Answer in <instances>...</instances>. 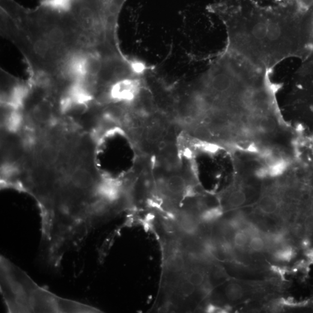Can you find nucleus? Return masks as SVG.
Segmentation results:
<instances>
[{
  "mask_svg": "<svg viewBox=\"0 0 313 313\" xmlns=\"http://www.w3.org/2000/svg\"><path fill=\"white\" fill-rule=\"evenodd\" d=\"M309 215H313V198L311 201V203H310L309 204Z\"/></svg>",
  "mask_w": 313,
  "mask_h": 313,
  "instance_id": "dca6fc26",
  "label": "nucleus"
},
{
  "mask_svg": "<svg viewBox=\"0 0 313 313\" xmlns=\"http://www.w3.org/2000/svg\"><path fill=\"white\" fill-rule=\"evenodd\" d=\"M166 188L167 191L171 194H182L186 188L185 180L180 176H171L167 180Z\"/></svg>",
  "mask_w": 313,
  "mask_h": 313,
  "instance_id": "39448f33",
  "label": "nucleus"
},
{
  "mask_svg": "<svg viewBox=\"0 0 313 313\" xmlns=\"http://www.w3.org/2000/svg\"><path fill=\"white\" fill-rule=\"evenodd\" d=\"M279 203L278 199L272 195H266L261 198L258 203V208L264 214L272 215L278 209Z\"/></svg>",
  "mask_w": 313,
  "mask_h": 313,
  "instance_id": "20e7f679",
  "label": "nucleus"
},
{
  "mask_svg": "<svg viewBox=\"0 0 313 313\" xmlns=\"http://www.w3.org/2000/svg\"><path fill=\"white\" fill-rule=\"evenodd\" d=\"M184 255L181 252H174L167 261V269L171 273L179 274L185 269Z\"/></svg>",
  "mask_w": 313,
  "mask_h": 313,
  "instance_id": "7ed1b4c3",
  "label": "nucleus"
},
{
  "mask_svg": "<svg viewBox=\"0 0 313 313\" xmlns=\"http://www.w3.org/2000/svg\"><path fill=\"white\" fill-rule=\"evenodd\" d=\"M0 287L8 313L101 312L94 307L65 299L41 287L4 256L0 258Z\"/></svg>",
  "mask_w": 313,
  "mask_h": 313,
  "instance_id": "f03ea898",
  "label": "nucleus"
},
{
  "mask_svg": "<svg viewBox=\"0 0 313 313\" xmlns=\"http://www.w3.org/2000/svg\"><path fill=\"white\" fill-rule=\"evenodd\" d=\"M188 280L195 287H200L205 281V275L200 269H192L188 275Z\"/></svg>",
  "mask_w": 313,
  "mask_h": 313,
  "instance_id": "9b49d317",
  "label": "nucleus"
},
{
  "mask_svg": "<svg viewBox=\"0 0 313 313\" xmlns=\"http://www.w3.org/2000/svg\"><path fill=\"white\" fill-rule=\"evenodd\" d=\"M212 278L215 281H220L225 278V275L221 269H216L212 273Z\"/></svg>",
  "mask_w": 313,
  "mask_h": 313,
  "instance_id": "2eb2a0df",
  "label": "nucleus"
},
{
  "mask_svg": "<svg viewBox=\"0 0 313 313\" xmlns=\"http://www.w3.org/2000/svg\"><path fill=\"white\" fill-rule=\"evenodd\" d=\"M277 260L284 261H289L292 260L295 256V252L291 246H285L279 249L275 254Z\"/></svg>",
  "mask_w": 313,
  "mask_h": 313,
  "instance_id": "f8f14e48",
  "label": "nucleus"
},
{
  "mask_svg": "<svg viewBox=\"0 0 313 313\" xmlns=\"http://www.w3.org/2000/svg\"><path fill=\"white\" fill-rule=\"evenodd\" d=\"M246 194L242 191H237L231 192L227 199L228 206L231 207H238L245 203Z\"/></svg>",
  "mask_w": 313,
  "mask_h": 313,
  "instance_id": "1a4fd4ad",
  "label": "nucleus"
},
{
  "mask_svg": "<svg viewBox=\"0 0 313 313\" xmlns=\"http://www.w3.org/2000/svg\"><path fill=\"white\" fill-rule=\"evenodd\" d=\"M225 296L230 301H237L243 296L242 286L237 283H230L225 288Z\"/></svg>",
  "mask_w": 313,
  "mask_h": 313,
  "instance_id": "423d86ee",
  "label": "nucleus"
},
{
  "mask_svg": "<svg viewBox=\"0 0 313 313\" xmlns=\"http://www.w3.org/2000/svg\"><path fill=\"white\" fill-rule=\"evenodd\" d=\"M195 286L192 284L188 279L180 283L179 285V292L183 296L189 297L195 293Z\"/></svg>",
  "mask_w": 313,
  "mask_h": 313,
  "instance_id": "4468645a",
  "label": "nucleus"
},
{
  "mask_svg": "<svg viewBox=\"0 0 313 313\" xmlns=\"http://www.w3.org/2000/svg\"><path fill=\"white\" fill-rule=\"evenodd\" d=\"M249 236L244 228L236 231L233 238V244L239 249L245 247L249 242Z\"/></svg>",
  "mask_w": 313,
  "mask_h": 313,
  "instance_id": "6e6552de",
  "label": "nucleus"
},
{
  "mask_svg": "<svg viewBox=\"0 0 313 313\" xmlns=\"http://www.w3.org/2000/svg\"><path fill=\"white\" fill-rule=\"evenodd\" d=\"M222 215L223 212L221 209L217 207H213L205 210L201 213L199 219L201 222L210 224L217 221Z\"/></svg>",
  "mask_w": 313,
  "mask_h": 313,
  "instance_id": "0eeeda50",
  "label": "nucleus"
},
{
  "mask_svg": "<svg viewBox=\"0 0 313 313\" xmlns=\"http://www.w3.org/2000/svg\"><path fill=\"white\" fill-rule=\"evenodd\" d=\"M162 134H163V129L161 126L155 125L152 126L147 130L146 138L149 141H156L160 139Z\"/></svg>",
  "mask_w": 313,
  "mask_h": 313,
  "instance_id": "ddd939ff",
  "label": "nucleus"
},
{
  "mask_svg": "<svg viewBox=\"0 0 313 313\" xmlns=\"http://www.w3.org/2000/svg\"><path fill=\"white\" fill-rule=\"evenodd\" d=\"M249 246L251 250L254 252H260L264 250L266 246V242L261 234L254 235L249 237Z\"/></svg>",
  "mask_w": 313,
  "mask_h": 313,
  "instance_id": "9d476101",
  "label": "nucleus"
},
{
  "mask_svg": "<svg viewBox=\"0 0 313 313\" xmlns=\"http://www.w3.org/2000/svg\"><path fill=\"white\" fill-rule=\"evenodd\" d=\"M208 10L222 21L225 51L259 70L273 72L290 58H307L313 49V16L293 0H219Z\"/></svg>",
  "mask_w": 313,
  "mask_h": 313,
  "instance_id": "f257e3e1",
  "label": "nucleus"
}]
</instances>
